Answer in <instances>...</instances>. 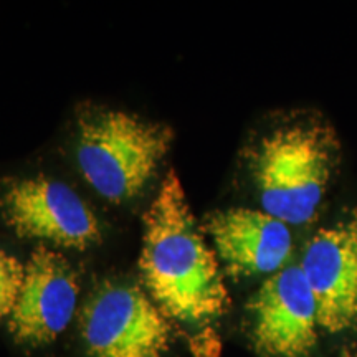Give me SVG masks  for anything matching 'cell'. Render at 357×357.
<instances>
[{"label": "cell", "mask_w": 357, "mask_h": 357, "mask_svg": "<svg viewBox=\"0 0 357 357\" xmlns=\"http://www.w3.org/2000/svg\"><path fill=\"white\" fill-rule=\"evenodd\" d=\"M89 357H164L172 324L144 289L124 281H102L79 314Z\"/></svg>", "instance_id": "obj_4"}, {"label": "cell", "mask_w": 357, "mask_h": 357, "mask_svg": "<svg viewBox=\"0 0 357 357\" xmlns=\"http://www.w3.org/2000/svg\"><path fill=\"white\" fill-rule=\"evenodd\" d=\"M301 270L310 284L319 328L337 334L357 328V208L307 242Z\"/></svg>", "instance_id": "obj_7"}, {"label": "cell", "mask_w": 357, "mask_h": 357, "mask_svg": "<svg viewBox=\"0 0 357 357\" xmlns=\"http://www.w3.org/2000/svg\"><path fill=\"white\" fill-rule=\"evenodd\" d=\"M0 207L22 238L70 250H86L101 240L100 223L86 202L50 177L10 178L0 190Z\"/></svg>", "instance_id": "obj_5"}, {"label": "cell", "mask_w": 357, "mask_h": 357, "mask_svg": "<svg viewBox=\"0 0 357 357\" xmlns=\"http://www.w3.org/2000/svg\"><path fill=\"white\" fill-rule=\"evenodd\" d=\"M78 275L56 250L37 247L25 263L19 300L8 318V333L22 346L52 344L77 311Z\"/></svg>", "instance_id": "obj_8"}, {"label": "cell", "mask_w": 357, "mask_h": 357, "mask_svg": "<svg viewBox=\"0 0 357 357\" xmlns=\"http://www.w3.org/2000/svg\"><path fill=\"white\" fill-rule=\"evenodd\" d=\"M25 278V265L0 250V321L10 318Z\"/></svg>", "instance_id": "obj_10"}, {"label": "cell", "mask_w": 357, "mask_h": 357, "mask_svg": "<svg viewBox=\"0 0 357 357\" xmlns=\"http://www.w3.org/2000/svg\"><path fill=\"white\" fill-rule=\"evenodd\" d=\"M141 278L154 305L207 351L213 328L230 307L220 261L192 213L178 176L169 171L144 213Z\"/></svg>", "instance_id": "obj_1"}, {"label": "cell", "mask_w": 357, "mask_h": 357, "mask_svg": "<svg viewBox=\"0 0 357 357\" xmlns=\"http://www.w3.org/2000/svg\"><path fill=\"white\" fill-rule=\"evenodd\" d=\"M342 357H357V356H354V354H351V352H349V351H346V352H344V356H342Z\"/></svg>", "instance_id": "obj_11"}, {"label": "cell", "mask_w": 357, "mask_h": 357, "mask_svg": "<svg viewBox=\"0 0 357 357\" xmlns=\"http://www.w3.org/2000/svg\"><path fill=\"white\" fill-rule=\"evenodd\" d=\"M204 234L231 278L275 275L288 266L293 235L288 223L265 211L227 208L205 217Z\"/></svg>", "instance_id": "obj_9"}, {"label": "cell", "mask_w": 357, "mask_h": 357, "mask_svg": "<svg viewBox=\"0 0 357 357\" xmlns=\"http://www.w3.org/2000/svg\"><path fill=\"white\" fill-rule=\"evenodd\" d=\"M339 155L324 124H293L263 136L248 154L261 211L288 223L310 222L323 202Z\"/></svg>", "instance_id": "obj_2"}, {"label": "cell", "mask_w": 357, "mask_h": 357, "mask_svg": "<svg viewBox=\"0 0 357 357\" xmlns=\"http://www.w3.org/2000/svg\"><path fill=\"white\" fill-rule=\"evenodd\" d=\"M247 312L250 337L263 357H311L318 346V307L301 266L268 276Z\"/></svg>", "instance_id": "obj_6"}, {"label": "cell", "mask_w": 357, "mask_h": 357, "mask_svg": "<svg viewBox=\"0 0 357 357\" xmlns=\"http://www.w3.org/2000/svg\"><path fill=\"white\" fill-rule=\"evenodd\" d=\"M174 141L167 124L86 105L78 113L77 159L84 181L119 204L139 195Z\"/></svg>", "instance_id": "obj_3"}]
</instances>
